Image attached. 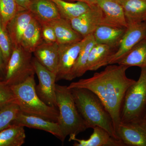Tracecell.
Listing matches in <instances>:
<instances>
[{
    "mask_svg": "<svg viewBox=\"0 0 146 146\" xmlns=\"http://www.w3.org/2000/svg\"><path fill=\"white\" fill-rule=\"evenodd\" d=\"M92 129L93 133L87 140L78 139L76 136H73L70 137L69 141H74V146H125L122 141L112 137L104 129L99 126Z\"/></svg>",
    "mask_w": 146,
    "mask_h": 146,
    "instance_id": "14",
    "label": "cell"
},
{
    "mask_svg": "<svg viewBox=\"0 0 146 146\" xmlns=\"http://www.w3.org/2000/svg\"><path fill=\"white\" fill-rule=\"evenodd\" d=\"M58 110L57 122L65 138L75 136L88 129L76 107L71 89L66 85L56 84Z\"/></svg>",
    "mask_w": 146,
    "mask_h": 146,
    "instance_id": "4",
    "label": "cell"
},
{
    "mask_svg": "<svg viewBox=\"0 0 146 146\" xmlns=\"http://www.w3.org/2000/svg\"><path fill=\"white\" fill-rule=\"evenodd\" d=\"M58 48L56 42H43L33 52L35 57L42 65L56 75L58 64Z\"/></svg>",
    "mask_w": 146,
    "mask_h": 146,
    "instance_id": "16",
    "label": "cell"
},
{
    "mask_svg": "<svg viewBox=\"0 0 146 146\" xmlns=\"http://www.w3.org/2000/svg\"><path fill=\"white\" fill-rule=\"evenodd\" d=\"M117 49L96 43L91 49L86 65V71H96L108 65V61Z\"/></svg>",
    "mask_w": 146,
    "mask_h": 146,
    "instance_id": "20",
    "label": "cell"
},
{
    "mask_svg": "<svg viewBox=\"0 0 146 146\" xmlns=\"http://www.w3.org/2000/svg\"><path fill=\"white\" fill-rule=\"evenodd\" d=\"M145 23H146V20L145 21Z\"/></svg>",
    "mask_w": 146,
    "mask_h": 146,
    "instance_id": "36",
    "label": "cell"
},
{
    "mask_svg": "<svg viewBox=\"0 0 146 146\" xmlns=\"http://www.w3.org/2000/svg\"><path fill=\"white\" fill-rule=\"evenodd\" d=\"M43 42L41 25L33 18L24 32L21 46L27 51L33 53Z\"/></svg>",
    "mask_w": 146,
    "mask_h": 146,
    "instance_id": "22",
    "label": "cell"
},
{
    "mask_svg": "<svg viewBox=\"0 0 146 146\" xmlns=\"http://www.w3.org/2000/svg\"><path fill=\"white\" fill-rule=\"evenodd\" d=\"M42 27V38L47 43L56 42V38L53 28L48 23L40 24Z\"/></svg>",
    "mask_w": 146,
    "mask_h": 146,
    "instance_id": "31",
    "label": "cell"
},
{
    "mask_svg": "<svg viewBox=\"0 0 146 146\" xmlns=\"http://www.w3.org/2000/svg\"><path fill=\"white\" fill-rule=\"evenodd\" d=\"M55 33L58 45L72 44L81 41L83 37L74 30L69 21L60 18L49 22Z\"/></svg>",
    "mask_w": 146,
    "mask_h": 146,
    "instance_id": "19",
    "label": "cell"
},
{
    "mask_svg": "<svg viewBox=\"0 0 146 146\" xmlns=\"http://www.w3.org/2000/svg\"><path fill=\"white\" fill-rule=\"evenodd\" d=\"M126 29L101 24L98 26L93 34L96 43L108 45L117 49Z\"/></svg>",
    "mask_w": 146,
    "mask_h": 146,
    "instance_id": "18",
    "label": "cell"
},
{
    "mask_svg": "<svg viewBox=\"0 0 146 146\" xmlns=\"http://www.w3.org/2000/svg\"><path fill=\"white\" fill-rule=\"evenodd\" d=\"M117 134L125 146H146V119L120 123Z\"/></svg>",
    "mask_w": 146,
    "mask_h": 146,
    "instance_id": "10",
    "label": "cell"
},
{
    "mask_svg": "<svg viewBox=\"0 0 146 146\" xmlns=\"http://www.w3.org/2000/svg\"><path fill=\"white\" fill-rule=\"evenodd\" d=\"M34 76L35 74L23 82L10 86L15 97V103L23 113L57 122L58 109L48 105L40 99L35 89Z\"/></svg>",
    "mask_w": 146,
    "mask_h": 146,
    "instance_id": "3",
    "label": "cell"
},
{
    "mask_svg": "<svg viewBox=\"0 0 146 146\" xmlns=\"http://www.w3.org/2000/svg\"><path fill=\"white\" fill-rule=\"evenodd\" d=\"M11 103H16L13 91L4 82H0V110Z\"/></svg>",
    "mask_w": 146,
    "mask_h": 146,
    "instance_id": "30",
    "label": "cell"
},
{
    "mask_svg": "<svg viewBox=\"0 0 146 146\" xmlns=\"http://www.w3.org/2000/svg\"><path fill=\"white\" fill-rule=\"evenodd\" d=\"M96 4L102 12V24L127 27L123 9L117 0H97Z\"/></svg>",
    "mask_w": 146,
    "mask_h": 146,
    "instance_id": "13",
    "label": "cell"
},
{
    "mask_svg": "<svg viewBox=\"0 0 146 146\" xmlns=\"http://www.w3.org/2000/svg\"><path fill=\"white\" fill-rule=\"evenodd\" d=\"M7 64L1 50L0 49V82H4L5 79Z\"/></svg>",
    "mask_w": 146,
    "mask_h": 146,
    "instance_id": "32",
    "label": "cell"
},
{
    "mask_svg": "<svg viewBox=\"0 0 146 146\" xmlns=\"http://www.w3.org/2000/svg\"><path fill=\"white\" fill-rule=\"evenodd\" d=\"M68 21L74 30L84 38L92 34L98 26L103 23V15L99 7L94 4L85 13Z\"/></svg>",
    "mask_w": 146,
    "mask_h": 146,
    "instance_id": "11",
    "label": "cell"
},
{
    "mask_svg": "<svg viewBox=\"0 0 146 146\" xmlns=\"http://www.w3.org/2000/svg\"><path fill=\"white\" fill-rule=\"evenodd\" d=\"M20 111L16 103L10 104L0 110V131L12 123Z\"/></svg>",
    "mask_w": 146,
    "mask_h": 146,
    "instance_id": "28",
    "label": "cell"
},
{
    "mask_svg": "<svg viewBox=\"0 0 146 146\" xmlns=\"http://www.w3.org/2000/svg\"><path fill=\"white\" fill-rule=\"evenodd\" d=\"M144 117L145 118V119H146V111L145 112V116H144Z\"/></svg>",
    "mask_w": 146,
    "mask_h": 146,
    "instance_id": "35",
    "label": "cell"
},
{
    "mask_svg": "<svg viewBox=\"0 0 146 146\" xmlns=\"http://www.w3.org/2000/svg\"><path fill=\"white\" fill-rule=\"evenodd\" d=\"M56 6L61 18L70 21L85 13L91 5L82 2H70L64 0H50Z\"/></svg>",
    "mask_w": 146,
    "mask_h": 146,
    "instance_id": "25",
    "label": "cell"
},
{
    "mask_svg": "<svg viewBox=\"0 0 146 146\" xmlns=\"http://www.w3.org/2000/svg\"><path fill=\"white\" fill-rule=\"evenodd\" d=\"M25 127L11 124L0 131V146H21L25 143L26 135Z\"/></svg>",
    "mask_w": 146,
    "mask_h": 146,
    "instance_id": "24",
    "label": "cell"
},
{
    "mask_svg": "<svg viewBox=\"0 0 146 146\" xmlns=\"http://www.w3.org/2000/svg\"><path fill=\"white\" fill-rule=\"evenodd\" d=\"M128 68L118 64L107 65L103 71L95 73L91 78L82 79L68 86L69 89L85 88L95 93L111 115L116 133L121 123L126 92L136 81L127 76L126 72Z\"/></svg>",
    "mask_w": 146,
    "mask_h": 146,
    "instance_id": "1",
    "label": "cell"
},
{
    "mask_svg": "<svg viewBox=\"0 0 146 146\" xmlns=\"http://www.w3.org/2000/svg\"><path fill=\"white\" fill-rule=\"evenodd\" d=\"M28 9L40 24L61 18L56 6L50 0H29Z\"/></svg>",
    "mask_w": 146,
    "mask_h": 146,
    "instance_id": "15",
    "label": "cell"
},
{
    "mask_svg": "<svg viewBox=\"0 0 146 146\" xmlns=\"http://www.w3.org/2000/svg\"><path fill=\"white\" fill-rule=\"evenodd\" d=\"M123 9L128 24L145 22L146 0H117Z\"/></svg>",
    "mask_w": 146,
    "mask_h": 146,
    "instance_id": "21",
    "label": "cell"
},
{
    "mask_svg": "<svg viewBox=\"0 0 146 146\" xmlns=\"http://www.w3.org/2000/svg\"><path fill=\"white\" fill-rule=\"evenodd\" d=\"M118 65L137 66L142 68L146 66V37L139 42L119 60Z\"/></svg>",
    "mask_w": 146,
    "mask_h": 146,
    "instance_id": "26",
    "label": "cell"
},
{
    "mask_svg": "<svg viewBox=\"0 0 146 146\" xmlns=\"http://www.w3.org/2000/svg\"><path fill=\"white\" fill-rule=\"evenodd\" d=\"M16 1L21 6L28 9L29 0H16Z\"/></svg>",
    "mask_w": 146,
    "mask_h": 146,
    "instance_id": "34",
    "label": "cell"
},
{
    "mask_svg": "<svg viewBox=\"0 0 146 146\" xmlns=\"http://www.w3.org/2000/svg\"><path fill=\"white\" fill-rule=\"evenodd\" d=\"M64 1L70 2L74 1L82 2L86 3L88 4L91 5L96 4L97 0H64Z\"/></svg>",
    "mask_w": 146,
    "mask_h": 146,
    "instance_id": "33",
    "label": "cell"
},
{
    "mask_svg": "<svg viewBox=\"0 0 146 146\" xmlns=\"http://www.w3.org/2000/svg\"><path fill=\"white\" fill-rule=\"evenodd\" d=\"M32 54L21 46L13 47L6 66L4 82L7 84L11 86L21 83L35 74Z\"/></svg>",
    "mask_w": 146,
    "mask_h": 146,
    "instance_id": "6",
    "label": "cell"
},
{
    "mask_svg": "<svg viewBox=\"0 0 146 146\" xmlns=\"http://www.w3.org/2000/svg\"><path fill=\"white\" fill-rule=\"evenodd\" d=\"M70 89L79 112L88 129L99 126L107 131L112 137L119 139L112 117L99 97L85 88Z\"/></svg>",
    "mask_w": 146,
    "mask_h": 146,
    "instance_id": "2",
    "label": "cell"
},
{
    "mask_svg": "<svg viewBox=\"0 0 146 146\" xmlns=\"http://www.w3.org/2000/svg\"><path fill=\"white\" fill-rule=\"evenodd\" d=\"M146 37L145 22L129 24L117 49L108 61V65L117 64L134 46Z\"/></svg>",
    "mask_w": 146,
    "mask_h": 146,
    "instance_id": "8",
    "label": "cell"
},
{
    "mask_svg": "<svg viewBox=\"0 0 146 146\" xmlns=\"http://www.w3.org/2000/svg\"><path fill=\"white\" fill-rule=\"evenodd\" d=\"M85 40L84 37L79 42L58 45V64L56 82L63 80L70 81L71 72Z\"/></svg>",
    "mask_w": 146,
    "mask_h": 146,
    "instance_id": "9",
    "label": "cell"
},
{
    "mask_svg": "<svg viewBox=\"0 0 146 146\" xmlns=\"http://www.w3.org/2000/svg\"><path fill=\"white\" fill-rule=\"evenodd\" d=\"M33 18L31 12L25 9L18 12L9 23L6 29L13 47L21 46L24 32Z\"/></svg>",
    "mask_w": 146,
    "mask_h": 146,
    "instance_id": "17",
    "label": "cell"
},
{
    "mask_svg": "<svg viewBox=\"0 0 146 146\" xmlns=\"http://www.w3.org/2000/svg\"><path fill=\"white\" fill-rule=\"evenodd\" d=\"M11 124L44 131L51 133L63 142L66 138L58 123L39 116L28 115L20 111Z\"/></svg>",
    "mask_w": 146,
    "mask_h": 146,
    "instance_id": "12",
    "label": "cell"
},
{
    "mask_svg": "<svg viewBox=\"0 0 146 146\" xmlns=\"http://www.w3.org/2000/svg\"><path fill=\"white\" fill-rule=\"evenodd\" d=\"M25 9L16 0H0V21L3 27L6 29L7 25L14 16Z\"/></svg>",
    "mask_w": 146,
    "mask_h": 146,
    "instance_id": "27",
    "label": "cell"
},
{
    "mask_svg": "<svg viewBox=\"0 0 146 146\" xmlns=\"http://www.w3.org/2000/svg\"><path fill=\"white\" fill-rule=\"evenodd\" d=\"M32 63L39 80V84L35 86L36 94L45 104L58 108L56 95V74L44 67L35 57H33Z\"/></svg>",
    "mask_w": 146,
    "mask_h": 146,
    "instance_id": "7",
    "label": "cell"
},
{
    "mask_svg": "<svg viewBox=\"0 0 146 146\" xmlns=\"http://www.w3.org/2000/svg\"><path fill=\"white\" fill-rule=\"evenodd\" d=\"M85 43L80 52L71 72L70 81L76 78L80 77L87 72L86 65L88 58L93 47L96 44L93 33L86 36Z\"/></svg>",
    "mask_w": 146,
    "mask_h": 146,
    "instance_id": "23",
    "label": "cell"
},
{
    "mask_svg": "<svg viewBox=\"0 0 146 146\" xmlns=\"http://www.w3.org/2000/svg\"><path fill=\"white\" fill-rule=\"evenodd\" d=\"M141 69L138 80L126 92L121 111V122H128L145 116L146 111V66Z\"/></svg>",
    "mask_w": 146,
    "mask_h": 146,
    "instance_id": "5",
    "label": "cell"
},
{
    "mask_svg": "<svg viewBox=\"0 0 146 146\" xmlns=\"http://www.w3.org/2000/svg\"><path fill=\"white\" fill-rule=\"evenodd\" d=\"M0 49L7 65L13 51V46L6 29L0 21Z\"/></svg>",
    "mask_w": 146,
    "mask_h": 146,
    "instance_id": "29",
    "label": "cell"
}]
</instances>
